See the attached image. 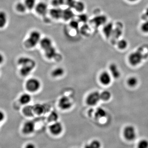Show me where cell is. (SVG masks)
I'll return each instance as SVG.
<instances>
[{"instance_id":"cell-21","label":"cell","mask_w":148,"mask_h":148,"mask_svg":"<svg viewBox=\"0 0 148 148\" xmlns=\"http://www.w3.org/2000/svg\"><path fill=\"white\" fill-rule=\"evenodd\" d=\"M32 100V97L30 94L28 93H24L20 96L19 101L21 104L26 105L30 103Z\"/></svg>"},{"instance_id":"cell-11","label":"cell","mask_w":148,"mask_h":148,"mask_svg":"<svg viewBox=\"0 0 148 148\" xmlns=\"http://www.w3.org/2000/svg\"><path fill=\"white\" fill-rule=\"evenodd\" d=\"M35 8L36 12L40 15L44 16L47 13L48 6L45 3L41 2L38 3L36 5Z\"/></svg>"},{"instance_id":"cell-1","label":"cell","mask_w":148,"mask_h":148,"mask_svg":"<svg viewBox=\"0 0 148 148\" xmlns=\"http://www.w3.org/2000/svg\"><path fill=\"white\" fill-rule=\"evenodd\" d=\"M18 64L21 66L20 73L23 76H27L36 67V62L33 59L27 57H21L18 59Z\"/></svg>"},{"instance_id":"cell-3","label":"cell","mask_w":148,"mask_h":148,"mask_svg":"<svg viewBox=\"0 0 148 148\" xmlns=\"http://www.w3.org/2000/svg\"><path fill=\"white\" fill-rule=\"evenodd\" d=\"M144 58L145 56L143 53L140 51L138 50L132 52L128 56V61L131 66H136L140 65Z\"/></svg>"},{"instance_id":"cell-23","label":"cell","mask_w":148,"mask_h":148,"mask_svg":"<svg viewBox=\"0 0 148 148\" xmlns=\"http://www.w3.org/2000/svg\"><path fill=\"white\" fill-rule=\"evenodd\" d=\"M46 56L48 58H53L56 54V50L53 46L45 50Z\"/></svg>"},{"instance_id":"cell-22","label":"cell","mask_w":148,"mask_h":148,"mask_svg":"<svg viewBox=\"0 0 148 148\" xmlns=\"http://www.w3.org/2000/svg\"><path fill=\"white\" fill-rule=\"evenodd\" d=\"M73 8L75 10L80 13H82L85 8V5L84 3L81 1H76Z\"/></svg>"},{"instance_id":"cell-4","label":"cell","mask_w":148,"mask_h":148,"mask_svg":"<svg viewBox=\"0 0 148 148\" xmlns=\"http://www.w3.org/2000/svg\"><path fill=\"white\" fill-rule=\"evenodd\" d=\"M40 87V82L38 79L32 78L29 79L26 82V88L29 92H37L39 90Z\"/></svg>"},{"instance_id":"cell-28","label":"cell","mask_w":148,"mask_h":148,"mask_svg":"<svg viewBox=\"0 0 148 148\" xmlns=\"http://www.w3.org/2000/svg\"><path fill=\"white\" fill-rule=\"evenodd\" d=\"M24 3L27 9L29 10H32L35 8L36 5V0H24Z\"/></svg>"},{"instance_id":"cell-27","label":"cell","mask_w":148,"mask_h":148,"mask_svg":"<svg viewBox=\"0 0 148 148\" xmlns=\"http://www.w3.org/2000/svg\"><path fill=\"white\" fill-rule=\"evenodd\" d=\"M16 10L20 13H24L27 10V8L24 3L18 2L15 6Z\"/></svg>"},{"instance_id":"cell-20","label":"cell","mask_w":148,"mask_h":148,"mask_svg":"<svg viewBox=\"0 0 148 148\" xmlns=\"http://www.w3.org/2000/svg\"><path fill=\"white\" fill-rule=\"evenodd\" d=\"M101 147L102 144L99 140H94L90 143L85 145L84 148H101Z\"/></svg>"},{"instance_id":"cell-39","label":"cell","mask_w":148,"mask_h":148,"mask_svg":"<svg viewBox=\"0 0 148 148\" xmlns=\"http://www.w3.org/2000/svg\"><path fill=\"white\" fill-rule=\"evenodd\" d=\"M5 117V115L3 112L0 110V123L2 122Z\"/></svg>"},{"instance_id":"cell-17","label":"cell","mask_w":148,"mask_h":148,"mask_svg":"<svg viewBox=\"0 0 148 148\" xmlns=\"http://www.w3.org/2000/svg\"><path fill=\"white\" fill-rule=\"evenodd\" d=\"M74 16L73 12L71 9V8H66L63 10L62 18L66 21L72 20Z\"/></svg>"},{"instance_id":"cell-29","label":"cell","mask_w":148,"mask_h":148,"mask_svg":"<svg viewBox=\"0 0 148 148\" xmlns=\"http://www.w3.org/2000/svg\"><path fill=\"white\" fill-rule=\"evenodd\" d=\"M128 43L127 41L125 39H121L117 43V47L121 50H124L127 47Z\"/></svg>"},{"instance_id":"cell-35","label":"cell","mask_w":148,"mask_h":148,"mask_svg":"<svg viewBox=\"0 0 148 148\" xmlns=\"http://www.w3.org/2000/svg\"><path fill=\"white\" fill-rule=\"evenodd\" d=\"M58 118V116L56 113L55 112H53L49 116V120L51 121H53L52 122L57 121V119Z\"/></svg>"},{"instance_id":"cell-5","label":"cell","mask_w":148,"mask_h":148,"mask_svg":"<svg viewBox=\"0 0 148 148\" xmlns=\"http://www.w3.org/2000/svg\"><path fill=\"white\" fill-rule=\"evenodd\" d=\"M100 100V92L97 91H94L90 92L88 95L86 102L88 106H94L97 105Z\"/></svg>"},{"instance_id":"cell-10","label":"cell","mask_w":148,"mask_h":148,"mask_svg":"<svg viewBox=\"0 0 148 148\" xmlns=\"http://www.w3.org/2000/svg\"><path fill=\"white\" fill-rule=\"evenodd\" d=\"M99 79L101 84L106 86L110 84L112 82V76L109 72L105 71L100 74Z\"/></svg>"},{"instance_id":"cell-9","label":"cell","mask_w":148,"mask_h":148,"mask_svg":"<svg viewBox=\"0 0 148 148\" xmlns=\"http://www.w3.org/2000/svg\"><path fill=\"white\" fill-rule=\"evenodd\" d=\"M35 130L34 123L31 121L26 122L22 127V132L24 135H29L32 134Z\"/></svg>"},{"instance_id":"cell-37","label":"cell","mask_w":148,"mask_h":148,"mask_svg":"<svg viewBox=\"0 0 148 148\" xmlns=\"http://www.w3.org/2000/svg\"><path fill=\"white\" fill-rule=\"evenodd\" d=\"M76 1L75 0H65V3L69 6L70 8H73L75 3Z\"/></svg>"},{"instance_id":"cell-2","label":"cell","mask_w":148,"mask_h":148,"mask_svg":"<svg viewBox=\"0 0 148 148\" xmlns=\"http://www.w3.org/2000/svg\"><path fill=\"white\" fill-rule=\"evenodd\" d=\"M41 34L38 31H33L31 32L28 38L24 42L25 46L29 48L35 47L40 42L41 40Z\"/></svg>"},{"instance_id":"cell-14","label":"cell","mask_w":148,"mask_h":148,"mask_svg":"<svg viewBox=\"0 0 148 148\" xmlns=\"http://www.w3.org/2000/svg\"><path fill=\"white\" fill-rule=\"evenodd\" d=\"M39 43L41 47L44 50L53 46L52 41L50 38L48 37H45L41 39Z\"/></svg>"},{"instance_id":"cell-8","label":"cell","mask_w":148,"mask_h":148,"mask_svg":"<svg viewBox=\"0 0 148 148\" xmlns=\"http://www.w3.org/2000/svg\"><path fill=\"white\" fill-rule=\"evenodd\" d=\"M58 106L61 110H67L71 108L72 103L70 98L67 96H62L58 101Z\"/></svg>"},{"instance_id":"cell-18","label":"cell","mask_w":148,"mask_h":148,"mask_svg":"<svg viewBox=\"0 0 148 148\" xmlns=\"http://www.w3.org/2000/svg\"><path fill=\"white\" fill-rule=\"evenodd\" d=\"M65 73V70L61 67L53 69L51 72V75L53 78H59L63 76Z\"/></svg>"},{"instance_id":"cell-7","label":"cell","mask_w":148,"mask_h":148,"mask_svg":"<svg viewBox=\"0 0 148 148\" xmlns=\"http://www.w3.org/2000/svg\"><path fill=\"white\" fill-rule=\"evenodd\" d=\"M63 125L60 122L56 121L53 122L49 127L50 133L54 136H58L61 134L63 131Z\"/></svg>"},{"instance_id":"cell-30","label":"cell","mask_w":148,"mask_h":148,"mask_svg":"<svg viewBox=\"0 0 148 148\" xmlns=\"http://www.w3.org/2000/svg\"><path fill=\"white\" fill-rule=\"evenodd\" d=\"M88 20V16L87 14L84 13H80L78 16V20L80 22L86 23Z\"/></svg>"},{"instance_id":"cell-19","label":"cell","mask_w":148,"mask_h":148,"mask_svg":"<svg viewBox=\"0 0 148 148\" xmlns=\"http://www.w3.org/2000/svg\"><path fill=\"white\" fill-rule=\"evenodd\" d=\"M8 22V16L5 12L0 11V29H3L5 27Z\"/></svg>"},{"instance_id":"cell-31","label":"cell","mask_w":148,"mask_h":148,"mask_svg":"<svg viewBox=\"0 0 148 148\" xmlns=\"http://www.w3.org/2000/svg\"><path fill=\"white\" fill-rule=\"evenodd\" d=\"M138 148H148V141L146 139L140 140L138 144Z\"/></svg>"},{"instance_id":"cell-24","label":"cell","mask_w":148,"mask_h":148,"mask_svg":"<svg viewBox=\"0 0 148 148\" xmlns=\"http://www.w3.org/2000/svg\"><path fill=\"white\" fill-rule=\"evenodd\" d=\"M138 83V80L136 77L131 76L128 78L127 80V84L130 87H135Z\"/></svg>"},{"instance_id":"cell-36","label":"cell","mask_w":148,"mask_h":148,"mask_svg":"<svg viewBox=\"0 0 148 148\" xmlns=\"http://www.w3.org/2000/svg\"><path fill=\"white\" fill-rule=\"evenodd\" d=\"M141 29L143 32L148 33V20L144 22L141 26Z\"/></svg>"},{"instance_id":"cell-25","label":"cell","mask_w":148,"mask_h":148,"mask_svg":"<svg viewBox=\"0 0 148 148\" xmlns=\"http://www.w3.org/2000/svg\"><path fill=\"white\" fill-rule=\"evenodd\" d=\"M111 97H112V94L108 90H103L100 93L101 100H102L103 101H109L111 99Z\"/></svg>"},{"instance_id":"cell-32","label":"cell","mask_w":148,"mask_h":148,"mask_svg":"<svg viewBox=\"0 0 148 148\" xmlns=\"http://www.w3.org/2000/svg\"><path fill=\"white\" fill-rule=\"evenodd\" d=\"M79 21L78 20H75V19H72L71 20L70 23V27L74 29H77L78 28L79 26Z\"/></svg>"},{"instance_id":"cell-15","label":"cell","mask_w":148,"mask_h":148,"mask_svg":"<svg viewBox=\"0 0 148 148\" xmlns=\"http://www.w3.org/2000/svg\"><path fill=\"white\" fill-rule=\"evenodd\" d=\"M113 25L111 23H106L103 28L104 34L107 38H109L113 33Z\"/></svg>"},{"instance_id":"cell-26","label":"cell","mask_w":148,"mask_h":148,"mask_svg":"<svg viewBox=\"0 0 148 148\" xmlns=\"http://www.w3.org/2000/svg\"><path fill=\"white\" fill-rule=\"evenodd\" d=\"M107 115V112L106 110L102 108H98L95 113V116L96 118L100 119L105 117Z\"/></svg>"},{"instance_id":"cell-33","label":"cell","mask_w":148,"mask_h":148,"mask_svg":"<svg viewBox=\"0 0 148 148\" xmlns=\"http://www.w3.org/2000/svg\"><path fill=\"white\" fill-rule=\"evenodd\" d=\"M34 111L36 113L40 114H42L43 112L44 109L43 108V106L41 105H36L34 108Z\"/></svg>"},{"instance_id":"cell-40","label":"cell","mask_w":148,"mask_h":148,"mask_svg":"<svg viewBox=\"0 0 148 148\" xmlns=\"http://www.w3.org/2000/svg\"><path fill=\"white\" fill-rule=\"evenodd\" d=\"M4 60L3 56L2 53H0V64H2Z\"/></svg>"},{"instance_id":"cell-34","label":"cell","mask_w":148,"mask_h":148,"mask_svg":"<svg viewBox=\"0 0 148 148\" xmlns=\"http://www.w3.org/2000/svg\"><path fill=\"white\" fill-rule=\"evenodd\" d=\"M65 3V0H52V4L55 7H58Z\"/></svg>"},{"instance_id":"cell-13","label":"cell","mask_w":148,"mask_h":148,"mask_svg":"<svg viewBox=\"0 0 148 148\" xmlns=\"http://www.w3.org/2000/svg\"><path fill=\"white\" fill-rule=\"evenodd\" d=\"M109 71L112 77L115 79H119L121 77L120 71L119 69L118 66L115 64H112L109 66Z\"/></svg>"},{"instance_id":"cell-16","label":"cell","mask_w":148,"mask_h":148,"mask_svg":"<svg viewBox=\"0 0 148 148\" xmlns=\"http://www.w3.org/2000/svg\"><path fill=\"white\" fill-rule=\"evenodd\" d=\"M49 13L52 18L58 19L62 18L63 10L58 7H56L51 9Z\"/></svg>"},{"instance_id":"cell-12","label":"cell","mask_w":148,"mask_h":148,"mask_svg":"<svg viewBox=\"0 0 148 148\" xmlns=\"http://www.w3.org/2000/svg\"><path fill=\"white\" fill-rule=\"evenodd\" d=\"M107 18L104 15L95 16L92 20V23L96 27H100L107 23Z\"/></svg>"},{"instance_id":"cell-6","label":"cell","mask_w":148,"mask_h":148,"mask_svg":"<svg viewBox=\"0 0 148 148\" xmlns=\"http://www.w3.org/2000/svg\"><path fill=\"white\" fill-rule=\"evenodd\" d=\"M123 135L127 141H133L136 139L137 136L136 129L132 125H127L123 130Z\"/></svg>"},{"instance_id":"cell-38","label":"cell","mask_w":148,"mask_h":148,"mask_svg":"<svg viewBox=\"0 0 148 148\" xmlns=\"http://www.w3.org/2000/svg\"><path fill=\"white\" fill-rule=\"evenodd\" d=\"M24 148H36V146L34 143H29L25 145Z\"/></svg>"},{"instance_id":"cell-41","label":"cell","mask_w":148,"mask_h":148,"mask_svg":"<svg viewBox=\"0 0 148 148\" xmlns=\"http://www.w3.org/2000/svg\"><path fill=\"white\" fill-rule=\"evenodd\" d=\"M128 1L130 2H135L138 1V0H128Z\"/></svg>"}]
</instances>
